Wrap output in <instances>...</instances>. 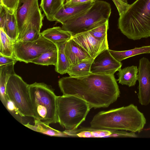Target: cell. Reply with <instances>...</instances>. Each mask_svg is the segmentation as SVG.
Listing matches in <instances>:
<instances>
[{
	"instance_id": "obj_1",
	"label": "cell",
	"mask_w": 150,
	"mask_h": 150,
	"mask_svg": "<svg viewBox=\"0 0 150 150\" xmlns=\"http://www.w3.org/2000/svg\"><path fill=\"white\" fill-rule=\"evenodd\" d=\"M114 75L91 73L80 77H65L58 81L64 95H72L86 102L91 109L108 107L120 96Z\"/></svg>"
},
{
	"instance_id": "obj_22",
	"label": "cell",
	"mask_w": 150,
	"mask_h": 150,
	"mask_svg": "<svg viewBox=\"0 0 150 150\" xmlns=\"http://www.w3.org/2000/svg\"><path fill=\"white\" fill-rule=\"evenodd\" d=\"M3 29L14 42L17 41L19 34L16 16V11L14 12H11L8 10L7 19Z\"/></svg>"
},
{
	"instance_id": "obj_2",
	"label": "cell",
	"mask_w": 150,
	"mask_h": 150,
	"mask_svg": "<svg viewBox=\"0 0 150 150\" xmlns=\"http://www.w3.org/2000/svg\"><path fill=\"white\" fill-rule=\"evenodd\" d=\"M143 113L133 104L106 111H101L93 117L91 127L100 129L125 130L140 133L146 124Z\"/></svg>"
},
{
	"instance_id": "obj_7",
	"label": "cell",
	"mask_w": 150,
	"mask_h": 150,
	"mask_svg": "<svg viewBox=\"0 0 150 150\" xmlns=\"http://www.w3.org/2000/svg\"><path fill=\"white\" fill-rule=\"evenodd\" d=\"M6 94L7 98L14 103L23 117L35 118L29 84L16 73L11 75L9 78L6 85Z\"/></svg>"
},
{
	"instance_id": "obj_20",
	"label": "cell",
	"mask_w": 150,
	"mask_h": 150,
	"mask_svg": "<svg viewBox=\"0 0 150 150\" xmlns=\"http://www.w3.org/2000/svg\"><path fill=\"white\" fill-rule=\"evenodd\" d=\"M112 56L119 62L127 58L143 54L150 53V45L144 46L139 47L125 51H118L109 49Z\"/></svg>"
},
{
	"instance_id": "obj_31",
	"label": "cell",
	"mask_w": 150,
	"mask_h": 150,
	"mask_svg": "<svg viewBox=\"0 0 150 150\" xmlns=\"http://www.w3.org/2000/svg\"><path fill=\"white\" fill-rule=\"evenodd\" d=\"M118 11L119 16L126 11L129 4L125 3L121 0H112Z\"/></svg>"
},
{
	"instance_id": "obj_27",
	"label": "cell",
	"mask_w": 150,
	"mask_h": 150,
	"mask_svg": "<svg viewBox=\"0 0 150 150\" xmlns=\"http://www.w3.org/2000/svg\"><path fill=\"white\" fill-rule=\"evenodd\" d=\"M109 28L108 21L99 25L88 31L95 38L101 40L107 38V31Z\"/></svg>"
},
{
	"instance_id": "obj_35",
	"label": "cell",
	"mask_w": 150,
	"mask_h": 150,
	"mask_svg": "<svg viewBox=\"0 0 150 150\" xmlns=\"http://www.w3.org/2000/svg\"><path fill=\"white\" fill-rule=\"evenodd\" d=\"M63 0V2H64V3L65 1L66 0Z\"/></svg>"
},
{
	"instance_id": "obj_17",
	"label": "cell",
	"mask_w": 150,
	"mask_h": 150,
	"mask_svg": "<svg viewBox=\"0 0 150 150\" xmlns=\"http://www.w3.org/2000/svg\"><path fill=\"white\" fill-rule=\"evenodd\" d=\"M117 74L119 83L129 87L134 86L137 80L138 68L137 66H132L121 68Z\"/></svg>"
},
{
	"instance_id": "obj_25",
	"label": "cell",
	"mask_w": 150,
	"mask_h": 150,
	"mask_svg": "<svg viewBox=\"0 0 150 150\" xmlns=\"http://www.w3.org/2000/svg\"><path fill=\"white\" fill-rule=\"evenodd\" d=\"M34 120L35 125L34 126L28 123L24 125L34 131L50 136L65 137V135L63 132H61L54 129L39 120Z\"/></svg>"
},
{
	"instance_id": "obj_32",
	"label": "cell",
	"mask_w": 150,
	"mask_h": 150,
	"mask_svg": "<svg viewBox=\"0 0 150 150\" xmlns=\"http://www.w3.org/2000/svg\"><path fill=\"white\" fill-rule=\"evenodd\" d=\"M18 61L15 57H8L0 55V66L6 65Z\"/></svg>"
},
{
	"instance_id": "obj_33",
	"label": "cell",
	"mask_w": 150,
	"mask_h": 150,
	"mask_svg": "<svg viewBox=\"0 0 150 150\" xmlns=\"http://www.w3.org/2000/svg\"><path fill=\"white\" fill-rule=\"evenodd\" d=\"M96 0H66L64 4L68 6H72L89 3L94 2Z\"/></svg>"
},
{
	"instance_id": "obj_26",
	"label": "cell",
	"mask_w": 150,
	"mask_h": 150,
	"mask_svg": "<svg viewBox=\"0 0 150 150\" xmlns=\"http://www.w3.org/2000/svg\"><path fill=\"white\" fill-rule=\"evenodd\" d=\"M57 48L43 53L39 57L32 60L31 62L42 65L55 66L57 62Z\"/></svg>"
},
{
	"instance_id": "obj_19",
	"label": "cell",
	"mask_w": 150,
	"mask_h": 150,
	"mask_svg": "<svg viewBox=\"0 0 150 150\" xmlns=\"http://www.w3.org/2000/svg\"><path fill=\"white\" fill-rule=\"evenodd\" d=\"M63 0H41L40 7L49 21H55L54 17L64 4Z\"/></svg>"
},
{
	"instance_id": "obj_12",
	"label": "cell",
	"mask_w": 150,
	"mask_h": 150,
	"mask_svg": "<svg viewBox=\"0 0 150 150\" xmlns=\"http://www.w3.org/2000/svg\"><path fill=\"white\" fill-rule=\"evenodd\" d=\"M65 137L102 138L105 137H128L129 132L124 130L100 129L81 127L73 130L63 131Z\"/></svg>"
},
{
	"instance_id": "obj_30",
	"label": "cell",
	"mask_w": 150,
	"mask_h": 150,
	"mask_svg": "<svg viewBox=\"0 0 150 150\" xmlns=\"http://www.w3.org/2000/svg\"><path fill=\"white\" fill-rule=\"evenodd\" d=\"M0 28L3 29L7 19L8 10L2 4H0Z\"/></svg>"
},
{
	"instance_id": "obj_8",
	"label": "cell",
	"mask_w": 150,
	"mask_h": 150,
	"mask_svg": "<svg viewBox=\"0 0 150 150\" xmlns=\"http://www.w3.org/2000/svg\"><path fill=\"white\" fill-rule=\"evenodd\" d=\"M19 36L33 26L41 30L44 16L38 0H20L16 11Z\"/></svg>"
},
{
	"instance_id": "obj_23",
	"label": "cell",
	"mask_w": 150,
	"mask_h": 150,
	"mask_svg": "<svg viewBox=\"0 0 150 150\" xmlns=\"http://www.w3.org/2000/svg\"><path fill=\"white\" fill-rule=\"evenodd\" d=\"M93 61L85 60L70 66L67 73L71 77L86 76L91 73V67Z\"/></svg>"
},
{
	"instance_id": "obj_4",
	"label": "cell",
	"mask_w": 150,
	"mask_h": 150,
	"mask_svg": "<svg viewBox=\"0 0 150 150\" xmlns=\"http://www.w3.org/2000/svg\"><path fill=\"white\" fill-rule=\"evenodd\" d=\"M31 104L35 116L46 125L58 122L57 96L52 88L42 83L29 85Z\"/></svg>"
},
{
	"instance_id": "obj_34",
	"label": "cell",
	"mask_w": 150,
	"mask_h": 150,
	"mask_svg": "<svg viewBox=\"0 0 150 150\" xmlns=\"http://www.w3.org/2000/svg\"><path fill=\"white\" fill-rule=\"evenodd\" d=\"M121 0L123 2H125V3H128L127 1V0Z\"/></svg>"
},
{
	"instance_id": "obj_24",
	"label": "cell",
	"mask_w": 150,
	"mask_h": 150,
	"mask_svg": "<svg viewBox=\"0 0 150 150\" xmlns=\"http://www.w3.org/2000/svg\"><path fill=\"white\" fill-rule=\"evenodd\" d=\"M0 55L8 57L14 55V42L6 34L3 29L0 28Z\"/></svg>"
},
{
	"instance_id": "obj_16",
	"label": "cell",
	"mask_w": 150,
	"mask_h": 150,
	"mask_svg": "<svg viewBox=\"0 0 150 150\" xmlns=\"http://www.w3.org/2000/svg\"><path fill=\"white\" fill-rule=\"evenodd\" d=\"M40 34L55 45L67 41L71 39L72 36L70 33L59 26L48 28L40 33Z\"/></svg>"
},
{
	"instance_id": "obj_5",
	"label": "cell",
	"mask_w": 150,
	"mask_h": 150,
	"mask_svg": "<svg viewBox=\"0 0 150 150\" xmlns=\"http://www.w3.org/2000/svg\"><path fill=\"white\" fill-rule=\"evenodd\" d=\"M111 13V8L109 3L96 0L90 8L67 21L62 24L61 28L72 36L88 31L108 21Z\"/></svg>"
},
{
	"instance_id": "obj_18",
	"label": "cell",
	"mask_w": 150,
	"mask_h": 150,
	"mask_svg": "<svg viewBox=\"0 0 150 150\" xmlns=\"http://www.w3.org/2000/svg\"><path fill=\"white\" fill-rule=\"evenodd\" d=\"M15 63L13 62L0 66V99L4 106L7 100L6 94V85L10 76L15 74L14 68Z\"/></svg>"
},
{
	"instance_id": "obj_6",
	"label": "cell",
	"mask_w": 150,
	"mask_h": 150,
	"mask_svg": "<svg viewBox=\"0 0 150 150\" xmlns=\"http://www.w3.org/2000/svg\"><path fill=\"white\" fill-rule=\"evenodd\" d=\"M91 108L82 99L72 95L57 96L58 122L66 129H75L86 120Z\"/></svg>"
},
{
	"instance_id": "obj_13",
	"label": "cell",
	"mask_w": 150,
	"mask_h": 150,
	"mask_svg": "<svg viewBox=\"0 0 150 150\" xmlns=\"http://www.w3.org/2000/svg\"><path fill=\"white\" fill-rule=\"evenodd\" d=\"M71 38L93 58L104 50L109 49L107 38L97 39L88 31L73 35Z\"/></svg>"
},
{
	"instance_id": "obj_9",
	"label": "cell",
	"mask_w": 150,
	"mask_h": 150,
	"mask_svg": "<svg viewBox=\"0 0 150 150\" xmlns=\"http://www.w3.org/2000/svg\"><path fill=\"white\" fill-rule=\"evenodd\" d=\"M57 48L55 45L41 35L38 39L34 41L15 42L14 55L18 61L28 63L43 53Z\"/></svg>"
},
{
	"instance_id": "obj_3",
	"label": "cell",
	"mask_w": 150,
	"mask_h": 150,
	"mask_svg": "<svg viewBox=\"0 0 150 150\" xmlns=\"http://www.w3.org/2000/svg\"><path fill=\"white\" fill-rule=\"evenodd\" d=\"M118 27L134 40L150 37V0H136L120 16Z\"/></svg>"
},
{
	"instance_id": "obj_10",
	"label": "cell",
	"mask_w": 150,
	"mask_h": 150,
	"mask_svg": "<svg viewBox=\"0 0 150 150\" xmlns=\"http://www.w3.org/2000/svg\"><path fill=\"white\" fill-rule=\"evenodd\" d=\"M138 68V101L142 105L146 106L150 103V62L149 59L144 57L140 59Z\"/></svg>"
},
{
	"instance_id": "obj_15",
	"label": "cell",
	"mask_w": 150,
	"mask_h": 150,
	"mask_svg": "<svg viewBox=\"0 0 150 150\" xmlns=\"http://www.w3.org/2000/svg\"><path fill=\"white\" fill-rule=\"evenodd\" d=\"M89 3L77 5L68 6L64 4L56 14L54 20L62 24L90 8L93 3Z\"/></svg>"
},
{
	"instance_id": "obj_21",
	"label": "cell",
	"mask_w": 150,
	"mask_h": 150,
	"mask_svg": "<svg viewBox=\"0 0 150 150\" xmlns=\"http://www.w3.org/2000/svg\"><path fill=\"white\" fill-rule=\"evenodd\" d=\"M67 41L55 45L57 50L58 55L57 63L55 66V70L62 75L67 73L70 66L65 52V47Z\"/></svg>"
},
{
	"instance_id": "obj_29",
	"label": "cell",
	"mask_w": 150,
	"mask_h": 150,
	"mask_svg": "<svg viewBox=\"0 0 150 150\" xmlns=\"http://www.w3.org/2000/svg\"><path fill=\"white\" fill-rule=\"evenodd\" d=\"M20 0H0V4H2L11 12H14L18 8Z\"/></svg>"
},
{
	"instance_id": "obj_11",
	"label": "cell",
	"mask_w": 150,
	"mask_h": 150,
	"mask_svg": "<svg viewBox=\"0 0 150 150\" xmlns=\"http://www.w3.org/2000/svg\"><path fill=\"white\" fill-rule=\"evenodd\" d=\"M121 62L116 60L111 54L109 49L104 50L93 59L91 67V73L114 75L121 68Z\"/></svg>"
},
{
	"instance_id": "obj_28",
	"label": "cell",
	"mask_w": 150,
	"mask_h": 150,
	"mask_svg": "<svg viewBox=\"0 0 150 150\" xmlns=\"http://www.w3.org/2000/svg\"><path fill=\"white\" fill-rule=\"evenodd\" d=\"M5 107L14 117L22 123V119L23 117L20 113L14 103L8 98H7Z\"/></svg>"
},
{
	"instance_id": "obj_14",
	"label": "cell",
	"mask_w": 150,
	"mask_h": 150,
	"mask_svg": "<svg viewBox=\"0 0 150 150\" xmlns=\"http://www.w3.org/2000/svg\"><path fill=\"white\" fill-rule=\"evenodd\" d=\"M65 52L70 66L83 61H93L94 59L72 38L66 43Z\"/></svg>"
}]
</instances>
